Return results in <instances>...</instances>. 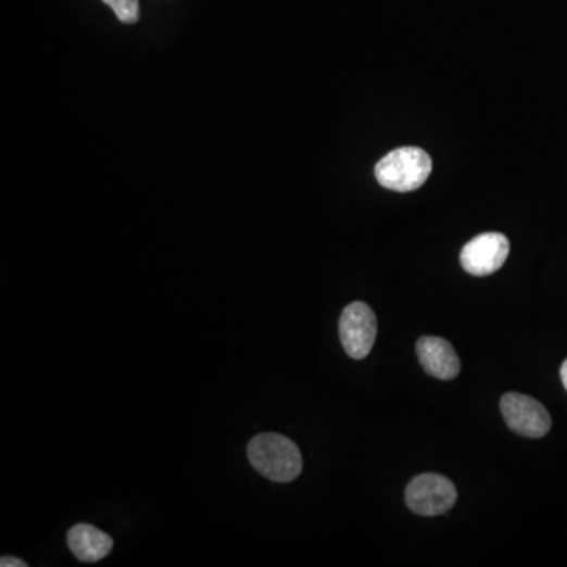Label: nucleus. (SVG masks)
Wrapping results in <instances>:
<instances>
[{"instance_id": "obj_5", "label": "nucleus", "mask_w": 567, "mask_h": 567, "mask_svg": "<svg viewBox=\"0 0 567 567\" xmlns=\"http://www.w3.org/2000/svg\"><path fill=\"white\" fill-rule=\"evenodd\" d=\"M502 408L504 421L519 436L528 439H541L547 436L552 427L551 413L547 408L530 398L519 393H507L503 395Z\"/></svg>"}, {"instance_id": "obj_9", "label": "nucleus", "mask_w": 567, "mask_h": 567, "mask_svg": "<svg viewBox=\"0 0 567 567\" xmlns=\"http://www.w3.org/2000/svg\"><path fill=\"white\" fill-rule=\"evenodd\" d=\"M114 10L118 21L125 24H136L139 21V0H103Z\"/></svg>"}, {"instance_id": "obj_7", "label": "nucleus", "mask_w": 567, "mask_h": 567, "mask_svg": "<svg viewBox=\"0 0 567 567\" xmlns=\"http://www.w3.org/2000/svg\"><path fill=\"white\" fill-rule=\"evenodd\" d=\"M419 363L429 376L451 380L461 373V360L453 345L436 336H423L416 344Z\"/></svg>"}, {"instance_id": "obj_6", "label": "nucleus", "mask_w": 567, "mask_h": 567, "mask_svg": "<svg viewBox=\"0 0 567 567\" xmlns=\"http://www.w3.org/2000/svg\"><path fill=\"white\" fill-rule=\"evenodd\" d=\"M509 251V240L503 234H481L468 241L462 250V268L472 276L492 275L503 267Z\"/></svg>"}, {"instance_id": "obj_4", "label": "nucleus", "mask_w": 567, "mask_h": 567, "mask_svg": "<svg viewBox=\"0 0 567 567\" xmlns=\"http://www.w3.org/2000/svg\"><path fill=\"white\" fill-rule=\"evenodd\" d=\"M339 338L350 358H366L377 338V317L374 311L362 301L349 304L339 320Z\"/></svg>"}, {"instance_id": "obj_3", "label": "nucleus", "mask_w": 567, "mask_h": 567, "mask_svg": "<svg viewBox=\"0 0 567 567\" xmlns=\"http://www.w3.org/2000/svg\"><path fill=\"white\" fill-rule=\"evenodd\" d=\"M457 500L453 482L436 472L416 476L405 492V502L418 516H440L448 513Z\"/></svg>"}, {"instance_id": "obj_8", "label": "nucleus", "mask_w": 567, "mask_h": 567, "mask_svg": "<svg viewBox=\"0 0 567 567\" xmlns=\"http://www.w3.org/2000/svg\"><path fill=\"white\" fill-rule=\"evenodd\" d=\"M70 551L84 563H98L106 558L114 547L110 534L89 524H78L66 534Z\"/></svg>"}, {"instance_id": "obj_11", "label": "nucleus", "mask_w": 567, "mask_h": 567, "mask_svg": "<svg viewBox=\"0 0 567 567\" xmlns=\"http://www.w3.org/2000/svg\"><path fill=\"white\" fill-rule=\"evenodd\" d=\"M562 380H563V385H565V388L567 390V360L565 363H563V366H562Z\"/></svg>"}, {"instance_id": "obj_1", "label": "nucleus", "mask_w": 567, "mask_h": 567, "mask_svg": "<svg viewBox=\"0 0 567 567\" xmlns=\"http://www.w3.org/2000/svg\"><path fill=\"white\" fill-rule=\"evenodd\" d=\"M252 467L275 482H290L303 470L300 448L281 433H259L248 444Z\"/></svg>"}, {"instance_id": "obj_10", "label": "nucleus", "mask_w": 567, "mask_h": 567, "mask_svg": "<svg viewBox=\"0 0 567 567\" xmlns=\"http://www.w3.org/2000/svg\"><path fill=\"white\" fill-rule=\"evenodd\" d=\"M0 566L2 567H26L27 563H24L23 559L16 558V556H2L0 559Z\"/></svg>"}, {"instance_id": "obj_2", "label": "nucleus", "mask_w": 567, "mask_h": 567, "mask_svg": "<svg viewBox=\"0 0 567 567\" xmlns=\"http://www.w3.org/2000/svg\"><path fill=\"white\" fill-rule=\"evenodd\" d=\"M432 173V160L418 147H402L378 161L376 177L381 187L410 192L421 188Z\"/></svg>"}]
</instances>
